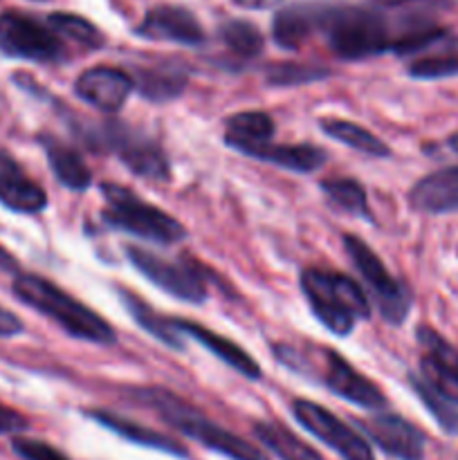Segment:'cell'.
Here are the masks:
<instances>
[{"label":"cell","mask_w":458,"mask_h":460,"mask_svg":"<svg viewBox=\"0 0 458 460\" xmlns=\"http://www.w3.org/2000/svg\"><path fill=\"white\" fill-rule=\"evenodd\" d=\"M12 290L22 304L52 319L67 335L90 344H115V328L79 299L63 292L57 283L36 274H18Z\"/></svg>","instance_id":"6da1fadb"},{"label":"cell","mask_w":458,"mask_h":460,"mask_svg":"<svg viewBox=\"0 0 458 460\" xmlns=\"http://www.w3.org/2000/svg\"><path fill=\"white\" fill-rule=\"evenodd\" d=\"M135 398L155 409L162 420L175 427L180 434L189 436L196 443H200L202 447L211 449V452L220 454V456L232 460H269L259 447H254L245 438L220 427L218 422L209 420L205 413L198 411L196 407L184 402L182 398H178L171 391L151 386V389L135 391Z\"/></svg>","instance_id":"7a4b0ae2"},{"label":"cell","mask_w":458,"mask_h":460,"mask_svg":"<svg viewBox=\"0 0 458 460\" xmlns=\"http://www.w3.org/2000/svg\"><path fill=\"white\" fill-rule=\"evenodd\" d=\"M72 128L84 139V144H88L94 151L115 153L128 166V171H133L139 178L160 180V182L169 180L171 169L164 148L142 128H135L119 119L99 121V124L75 121Z\"/></svg>","instance_id":"3957f363"},{"label":"cell","mask_w":458,"mask_h":460,"mask_svg":"<svg viewBox=\"0 0 458 460\" xmlns=\"http://www.w3.org/2000/svg\"><path fill=\"white\" fill-rule=\"evenodd\" d=\"M299 281L314 317L332 335H350L355 323L371 317L366 292L346 274L308 268L301 272Z\"/></svg>","instance_id":"277c9868"},{"label":"cell","mask_w":458,"mask_h":460,"mask_svg":"<svg viewBox=\"0 0 458 460\" xmlns=\"http://www.w3.org/2000/svg\"><path fill=\"white\" fill-rule=\"evenodd\" d=\"M321 31L328 45L344 61H362L393 49L395 34L389 21L375 7L326 4Z\"/></svg>","instance_id":"5b68a950"},{"label":"cell","mask_w":458,"mask_h":460,"mask_svg":"<svg viewBox=\"0 0 458 460\" xmlns=\"http://www.w3.org/2000/svg\"><path fill=\"white\" fill-rule=\"evenodd\" d=\"M101 196L106 200V209L101 211V220L112 229L133 234L144 241L160 243V245H175L187 238V229L180 220L166 211L139 200L130 189L115 182L101 184Z\"/></svg>","instance_id":"8992f818"},{"label":"cell","mask_w":458,"mask_h":460,"mask_svg":"<svg viewBox=\"0 0 458 460\" xmlns=\"http://www.w3.org/2000/svg\"><path fill=\"white\" fill-rule=\"evenodd\" d=\"M344 245L350 261H353V265L357 268L359 277H362L364 283L368 286L373 304L380 310L384 322L400 326V323L407 319L409 310H411V292L407 290L404 283H400L398 279L391 277L389 270H386L384 263L380 261V256H377L362 238L348 234V236H344Z\"/></svg>","instance_id":"52a82bcc"},{"label":"cell","mask_w":458,"mask_h":460,"mask_svg":"<svg viewBox=\"0 0 458 460\" xmlns=\"http://www.w3.org/2000/svg\"><path fill=\"white\" fill-rule=\"evenodd\" d=\"M0 52L34 63L66 61L67 49L52 27L21 12L0 13Z\"/></svg>","instance_id":"ba28073f"},{"label":"cell","mask_w":458,"mask_h":460,"mask_svg":"<svg viewBox=\"0 0 458 460\" xmlns=\"http://www.w3.org/2000/svg\"><path fill=\"white\" fill-rule=\"evenodd\" d=\"M126 254H128V261L135 265V270L166 295L187 301V304H205L207 296H209L202 272L193 265L164 259L155 252L139 250L133 245L126 247Z\"/></svg>","instance_id":"9c48e42d"},{"label":"cell","mask_w":458,"mask_h":460,"mask_svg":"<svg viewBox=\"0 0 458 460\" xmlns=\"http://www.w3.org/2000/svg\"><path fill=\"white\" fill-rule=\"evenodd\" d=\"M292 416L305 431H310L314 438L328 445L344 460H375L368 440L321 404L296 398L292 402Z\"/></svg>","instance_id":"30bf717a"},{"label":"cell","mask_w":458,"mask_h":460,"mask_svg":"<svg viewBox=\"0 0 458 460\" xmlns=\"http://www.w3.org/2000/svg\"><path fill=\"white\" fill-rule=\"evenodd\" d=\"M355 427H359L389 456L398 460L425 458V434L398 413L375 411L371 418L355 420Z\"/></svg>","instance_id":"8fae6325"},{"label":"cell","mask_w":458,"mask_h":460,"mask_svg":"<svg viewBox=\"0 0 458 460\" xmlns=\"http://www.w3.org/2000/svg\"><path fill=\"white\" fill-rule=\"evenodd\" d=\"M323 385L335 395L344 398L346 402L357 404L368 411H380L386 407V398L380 386L364 377L344 355L335 350H326V373H323Z\"/></svg>","instance_id":"7c38bea8"},{"label":"cell","mask_w":458,"mask_h":460,"mask_svg":"<svg viewBox=\"0 0 458 460\" xmlns=\"http://www.w3.org/2000/svg\"><path fill=\"white\" fill-rule=\"evenodd\" d=\"M135 90L133 76L117 67L99 66L81 72L75 81V93L81 102L101 112H117Z\"/></svg>","instance_id":"4fadbf2b"},{"label":"cell","mask_w":458,"mask_h":460,"mask_svg":"<svg viewBox=\"0 0 458 460\" xmlns=\"http://www.w3.org/2000/svg\"><path fill=\"white\" fill-rule=\"evenodd\" d=\"M135 34L148 40H169L180 45H202L207 39L198 18L178 4L153 7L139 22Z\"/></svg>","instance_id":"5bb4252c"},{"label":"cell","mask_w":458,"mask_h":460,"mask_svg":"<svg viewBox=\"0 0 458 460\" xmlns=\"http://www.w3.org/2000/svg\"><path fill=\"white\" fill-rule=\"evenodd\" d=\"M418 340L425 346V358H422V380L429 382L438 394L458 404V353L431 328H418Z\"/></svg>","instance_id":"9a60e30c"},{"label":"cell","mask_w":458,"mask_h":460,"mask_svg":"<svg viewBox=\"0 0 458 460\" xmlns=\"http://www.w3.org/2000/svg\"><path fill=\"white\" fill-rule=\"evenodd\" d=\"M0 205L25 216L40 214L48 207L45 189L34 182L7 151H0Z\"/></svg>","instance_id":"2e32d148"},{"label":"cell","mask_w":458,"mask_h":460,"mask_svg":"<svg viewBox=\"0 0 458 460\" xmlns=\"http://www.w3.org/2000/svg\"><path fill=\"white\" fill-rule=\"evenodd\" d=\"M409 205L420 214L458 211V166H447L418 180L409 191Z\"/></svg>","instance_id":"e0dca14e"},{"label":"cell","mask_w":458,"mask_h":460,"mask_svg":"<svg viewBox=\"0 0 458 460\" xmlns=\"http://www.w3.org/2000/svg\"><path fill=\"white\" fill-rule=\"evenodd\" d=\"M323 13H326V4L321 3L283 7L272 22V36L278 48L299 49L314 31H321Z\"/></svg>","instance_id":"ac0fdd59"},{"label":"cell","mask_w":458,"mask_h":460,"mask_svg":"<svg viewBox=\"0 0 458 460\" xmlns=\"http://www.w3.org/2000/svg\"><path fill=\"white\" fill-rule=\"evenodd\" d=\"M175 328H178L184 337H193V341L205 346V349L209 350V353H214L220 362L232 367L233 371L241 373L247 380H259L260 377L259 364H256L254 358H251L247 350H242L236 341L227 340V337L218 335V332L209 331V328L200 326V323L189 322V319H175Z\"/></svg>","instance_id":"d6986e66"},{"label":"cell","mask_w":458,"mask_h":460,"mask_svg":"<svg viewBox=\"0 0 458 460\" xmlns=\"http://www.w3.org/2000/svg\"><path fill=\"white\" fill-rule=\"evenodd\" d=\"M90 420H94L97 425H101L103 429L112 431V434L121 436L128 443L139 445V447H148V449H157V452L171 454V456H187V447L180 445L178 440L171 438V436L160 434V431H153L148 427L139 425V422L128 420L124 416H117L112 411H101V409H90V411H84Z\"/></svg>","instance_id":"ffe728a7"},{"label":"cell","mask_w":458,"mask_h":460,"mask_svg":"<svg viewBox=\"0 0 458 460\" xmlns=\"http://www.w3.org/2000/svg\"><path fill=\"white\" fill-rule=\"evenodd\" d=\"M242 155L254 157V160L260 162H269V164L295 171V173H313V171L321 169L323 162H326V151L319 146H313V144L263 142L247 148Z\"/></svg>","instance_id":"44dd1931"},{"label":"cell","mask_w":458,"mask_h":460,"mask_svg":"<svg viewBox=\"0 0 458 460\" xmlns=\"http://www.w3.org/2000/svg\"><path fill=\"white\" fill-rule=\"evenodd\" d=\"M40 146L48 155L49 169H52V173L57 175L63 187L72 189V191H85L90 187L92 173H90L88 164H85V160L75 146L61 142L54 135H40Z\"/></svg>","instance_id":"7402d4cb"},{"label":"cell","mask_w":458,"mask_h":460,"mask_svg":"<svg viewBox=\"0 0 458 460\" xmlns=\"http://www.w3.org/2000/svg\"><path fill=\"white\" fill-rule=\"evenodd\" d=\"M135 90L144 99L155 103L173 102L175 97L184 93L189 84L187 70H182L175 63H160L153 67H137L135 70Z\"/></svg>","instance_id":"603a6c76"},{"label":"cell","mask_w":458,"mask_h":460,"mask_svg":"<svg viewBox=\"0 0 458 460\" xmlns=\"http://www.w3.org/2000/svg\"><path fill=\"white\" fill-rule=\"evenodd\" d=\"M117 292H119V299L124 301L128 314L135 319V323H137L142 331H146L148 335L155 337L157 341H162V344L169 346V349H173V350L184 349V341H182L184 335L178 331V328H175V319L155 313V310H153L146 301L139 299V296L133 295L130 290L119 288Z\"/></svg>","instance_id":"cb8c5ba5"},{"label":"cell","mask_w":458,"mask_h":460,"mask_svg":"<svg viewBox=\"0 0 458 460\" xmlns=\"http://www.w3.org/2000/svg\"><path fill=\"white\" fill-rule=\"evenodd\" d=\"M225 144L238 153H245L247 148L256 146V144L272 142L274 137V121L268 112L250 111V112H236L225 121Z\"/></svg>","instance_id":"d4e9b609"},{"label":"cell","mask_w":458,"mask_h":460,"mask_svg":"<svg viewBox=\"0 0 458 460\" xmlns=\"http://www.w3.org/2000/svg\"><path fill=\"white\" fill-rule=\"evenodd\" d=\"M254 436L263 443L265 449L281 460H323L319 452H314L308 443L292 434L287 427L278 422H256Z\"/></svg>","instance_id":"484cf974"},{"label":"cell","mask_w":458,"mask_h":460,"mask_svg":"<svg viewBox=\"0 0 458 460\" xmlns=\"http://www.w3.org/2000/svg\"><path fill=\"white\" fill-rule=\"evenodd\" d=\"M323 133L328 137L337 139V142L346 144V146L355 148V151L364 153V155H371V157H389L391 155V148L382 142L377 135H373L371 130H366L364 126L353 124V121H346V119H321L319 121Z\"/></svg>","instance_id":"4316f807"},{"label":"cell","mask_w":458,"mask_h":460,"mask_svg":"<svg viewBox=\"0 0 458 460\" xmlns=\"http://www.w3.org/2000/svg\"><path fill=\"white\" fill-rule=\"evenodd\" d=\"M413 79H447V76L458 75V49L456 40L445 43L440 48L429 49L413 58L407 67Z\"/></svg>","instance_id":"83f0119b"},{"label":"cell","mask_w":458,"mask_h":460,"mask_svg":"<svg viewBox=\"0 0 458 460\" xmlns=\"http://www.w3.org/2000/svg\"><path fill=\"white\" fill-rule=\"evenodd\" d=\"M321 191L326 193V198L332 202V205L348 211L350 216H357V218L368 220V223L373 220L371 209H368L366 191H364V187L357 182V180L353 178L323 180Z\"/></svg>","instance_id":"f1b7e54d"},{"label":"cell","mask_w":458,"mask_h":460,"mask_svg":"<svg viewBox=\"0 0 458 460\" xmlns=\"http://www.w3.org/2000/svg\"><path fill=\"white\" fill-rule=\"evenodd\" d=\"M220 39L233 54L245 58L259 57L265 45V39L259 27L250 21H241V18L223 22L220 25Z\"/></svg>","instance_id":"f546056e"},{"label":"cell","mask_w":458,"mask_h":460,"mask_svg":"<svg viewBox=\"0 0 458 460\" xmlns=\"http://www.w3.org/2000/svg\"><path fill=\"white\" fill-rule=\"evenodd\" d=\"M409 382H411L413 391H416L418 398L422 400L427 409H429L431 416L436 418L440 427H443L447 434L458 436V404H454L452 400L445 398L443 394L434 389L429 382L422 380L420 376H409Z\"/></svg>","instance_id":"4dcf8cb0"},{"label":"cell","mask_w":458,"mask_h":460,"mask_svg":"<svg viewBox=\"0 0 458 460\" xmlns=\"http://www.w3.org/2000/svg\"><path fill=\"white\" fill-rule=\"evenodd\" d=\"M330 75L332 72L328 67L310 66V63H274L265 70V81L272 88H295V85L323 81Z\"/></svg>","instance_id":"1f68e13d"},{"label":"cell","mask_w":458,"mask_h":460,"mask_svg":"<svg viewBox=\"0 0 458 460\" xmlns=\"http://www.w3.org/2000/svg\"><path fill=\"white\" fill-rule=\"evenodd\" d=\"M48 25L52 27L57 34L66 36V39L75 40V43L84 45V48L88 49H99L103 48V43H106L101 31H99L90 21L76 16V13H66V12L49 13Z\"/></svg>","instance_id":"d6a6232c"},{"label":"cell","mask_w":458,"mask_h":460,"mask_svg":"<svg viewBox=\"0 0 458 460\" xmlns=\"http://www.w3.org/2000/svg\"><path fill=\"white\" fill-rule=\"evenodd\" d=\"M12 449L18 458L22 460H70L61 449L52 447L45 440L25 438V436H16L12 440Z\"/></svg>","instance_id":"836d02e7"},{"label":"cell","mask_w":458,"mask_h":460,"mask_svg":"<svg viewBox=\"0 0 458 460\" xmlns=\"http://www.w3.org/2000/svg\"><path fill=\"white\" fill-rule=\"evenodd\" d=\"M375 9H395V12L429 13L447 4V0H371Z\"/></svg>","instance_id":"e575fe53"},{"label":"cell","mask_w":458,"mask_h":460,"mask_svg":"<svg viewBox=\"0 0 458 460\" xmlns=\"http://www.w3.org/2000/svg\"><path fill=\"white\" fill-rule=\"evenodd\" d=\"M27 425H30V420L22 413L7 407V404H0V434H16V431L27 429Z\"/></svg>","instance_id":"d590c367"},{"label":"cell","mask_w":458,"mask_h":460,"mask_svg":"<svg viewBox=\"0 0 458 460\" xmlns=\"http://www.w3.org/2000/svg\"><path fill=\"white\" fill-rule=\"evenodd\" d=\"M22 332V322L9 310L0 308V337H13Z\"/></svg>","instance_id":"8d00e7d4"},{"label":"cell","mask_w":458,"mask_h":460,"mask_svg":"<svg viewBox=\"0 0 458 460\" xmlns=\"http://www.w3.org/2000/svg\"><path fill=\"white\" fill-rule=\"evenodd\" d=\"M233 3L247 9H269L274 7V4L281 3V0H233Z\"/></svg>","instance_id":"74e56055"},{"label":"cell","mask_w":458,"mask_h":460,"mask_svg":"<svg viewBox=\"0 0 458 460\" xmlns=\"http://www.w3.org/2000/svg\"><path fill=\"white\" fill-rule=\"evenodd\" d=\"M449 146H452V151H454V153H458V133H456V135H452V137H449Z\"/></svg>","instance_id":"f35d334b"},{"label":"cell","mask_w":458,"mask_h":460,"mask_svg":"<svg viewBox=\"0 0 458 460\" xmlns=\"http://www.w3.org/2000/svg\"><path fill=\"white\" fill-rule=\"evenodd\" d=\"M36 3H45V0H36Z\"/></svg>","instance_id":"ab89813d"}]
</instances>
